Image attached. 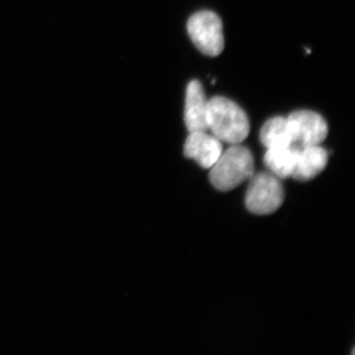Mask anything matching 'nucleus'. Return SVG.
I'll return each mask as SVG.
<instances>
[{
  "label": "nucleus",
  "instance_id": "obj_9",
  "mask_svg": "<svg viewBox=\"0 0 355 355\" xmlns=\"http://www.w3.org/2000/svg\"><path fill=\"white\" fill-rule=\"evenodd\" d=\"M298 147L279 146L266 148L263 162L272 174L279 179L292 177L297 160Z\"/></svg>",
  "mask_w": 355,
  "mask_h": 355
},
{
  "label": "nucleus",
  "instance_id": "obj_4",
  "mask_svg": "<svg viewBox=\"0 0 355 355\" xmlns=\"http://www.w3.org/2000/svg\"><path fill=\"white\" fill-rule=\"evenodd\" d=\"M189 36L198 50L209 57H217L224 49L223 26L216 13L200 11L188 21Z\"/></svg>",
  "mask_w": 355,
  "mask_h": 355
},
{
  "label": "nucleus",
  "instance_id": "obj_5",
  "mask_svg": "<svg viewBox=\"0 0 355 355\" xmlns=\"http://www.w3.org/2000/svg\"><path fill=\"white\" fill-rule=\"evenodd\" d=\"M293 139V146H319L328 137L329 128L321 114L308 110H299L287 116Z\"/></svg>",
  "mask_w": 355,
  "mask_h": 355
},
{
  "label": "nucleus",
  "instance_id": "obj_6",
  "mask_svg": "<svg viewBox=\"0 0 355 355\" xmlns=\"http://www.w3.org/2000/svg\"><path fill=\"white\" fill-rule=\"evenodd\" d=\"M223 153L220 140L207 132H190L184 142V154L205 169H210Z\"/></svg>",
  "mask_w": 355,
  "mask_h": 355
},
{
  "label": "nucleus",
  "instance_id": "obj_3",
  "mask_svg": "<svg viewBox=\"0 0 355 355\" xmlns=\"http://www.w3.org/2000/svg\"><path fill=\"white\" fill-rule=\"evenodd\" d=\"M246 193L248 210L257 216H268L282 207L284 189L280 179L272 173H258L249 180Z\"/></svg>",
  "mask_w": 355,
  "mask_h": 355
},
{
  "label": "nucleus",
  "instance_id": "obj_8",
  "mask_svg": "<svg viewBox=\"0 0 355 355\" xmlns=\"http://www.w3.org/2000/svg\"><path fill=\"white\" fill-rule=\"evenodd\" d=\"M328 161V153L320 144L298 147L297 160L292 177L297 181H310L324 171Z\"/></svg>",
  "mask_w": 355,
  "mask_h": 355
},
{
  "label": "nucleus",
  "instance_id": "obj_7",
  "mask_svg": "<svg viewBox=\"0 0 355 355\" xmlns=\"http://www.w3.org/2000/svg\"><path fill=\"white\" fill-rule=\"evenodd\" d=\"M209 100H207L202 85L198 80L189 83L184 103V123L189 132H207Z\"/></svg>",
  "mask_w": 355,
  "mask_h": 355
},
{
  "label": "nucleus",
  "instance_id": "obj_1",
  "mask_svg": "<svg viewBox=\"0 0 355 355\" xmlns=\"http://www.w3.org/2000/svg\"><path fill=\"white\" fill-rule=\"evenodd\" d=\"M209 130L221 142L241 144L250 133V121L241 107L225 97L209 100Z\"/></svg>",
  "mask_w": 355,
  "mask_h": 355
},
{
  "label": "nucleus",
  "instance_id": "obj_2",
  "mask_svg": "<svg viewBox=\"0 0 355 355\" xmlns=\"http://www.w3.org/2000/svg\"><path fill=\"white\" fill-rule=\"evenodd\" d=\"M254 174L253 154L241 144H232L210 168L209 180L217 190H234Z\"/></svg>",
  "mask_w": 355,
  "mask_h": 355
},
{
  "label": "nucleus",
  "instance_id": "obj_10",
  "mask_svg": "<svg viewBox=\"0 0 355 355\" xmlns=\"http://www.w3.org/2000/svg\"><path fill=\"white\" fill-rule=\"evenodd\" d=\"M260 139L266 148L293 146V139L287 118L275 116L266 121L261 128Z\"/></svg>",
  "mask_w": 355,
  "mask_h": 355
}]
</instances>
